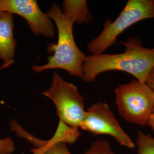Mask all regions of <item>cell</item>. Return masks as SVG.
<instances>
[{
    "label": "cell",
    "mask_w": 154,
    "mask_h": 154,
    "mask_svg": "<svg viewBox=\"0 0 154 154\" xmlns=\"http://www.w3.org/2000/svg\"><path fill=\"white\" fill-rule=\"evenodd\" d=\"M121 42L125 48L123 53L86 55L82 66V79L84 82H93L104 72L119 71L127 72L139 82L146 83L154 66V48L144 47L142 41L135 37Z\"/></svg>",
    "instance_id": "1"
},
{
    "label": "cell",
    "mask_w": 154,
    "mask_h": 154,
    "mask_svg": "<svg viewBox=\"0 0 154 154\" xmlns=\"http://www.w3.org/2000/svg\"><path fill=\"white\" fill-rule=\"evenodd\" d=\"M46 14L55 22L58 33L57 44L52 47L53 54L42 66H33L35 72L60 69L74 77L82 78V66L86 55L78 48L74 40L72 28L75 21L63 13L60 6L53 4Z\"/></svg>",
    "instance_id": "2"
},
{
    "label": "cell",
    "mask_w": 154,
    "mask_h": 154,
    "mask_svg": "<svg viewBox=\"0 0 154 154\" xmlns=\"http://www.w3.org/2000/svg\"><path fill=\"white\" fill-rule=\"evenodd\" d=\"M154 18V0H129L115 20H107L99 35L88 42L92 54L103 53L116 44L118 36L137 22Z\"/></svg>",
    "instance_id": "3"
},
{
    "label": "cell",
    "mask_w": 154,
    "mask_h": 154,
    "mask_svg": "<svg viewBox=\"0 0 154 154\" xmlns=\"http://www.w3.org/2000/svg\"><path fill=\"white\" fill-rule=\"evenodd\" d=\"M115 96L117 109L126 121L147 125L154 107V93L146 83L134 79L116 88Z\"/></svg>",
    "instance_id": "4"
},
{
    "label": "cell",
    "mask_w": 154,
    "mask_h": 154,
    "mask_svg": "<svg viewBox=\"0 0 154 154\" xmlns=\"http://www.w3.org/2000/svg\"><path fill=\"white\" fill-rule=\"evenodd\" d=\"M42 94L54 102L60 122L71 128H80L86 111L83 98L76 86L64 81L54 72L50 88Z\"/></svg>",
    "instance_id": "5"
},
{
    "label": "cell",
    "mask_w": 154,
    "mask_h": 154,
    "mask_svg": "<svg viewBox=\"0 0 154 154\" xmlns=\"http://www.w3.org/2000/svg\"><path fill=\"white\" fill-rule=\"evenodd\" d=\"M80 128L94 136H111L127 148L132 149L135 147L132 139L123 130L109 106L105 102H99L88 107Z\"/></svg>",
    "instance_id": "6"
},
{
    "label": "cell",
    "mask_w": 154,
    "mask_h": 154,
    "mask_svg": "<svg viewBox=\"0 0 154 154\" xmlns=\"http://www.w3.org/2000/svg\"><path fill=\"white\" fill-rule=\"evenodd\" d=\"M2 11L22 17L36 35L53 38L55 28L51 20L40 9L35 0H1Z\"/></svg>",
    "instance_id": "7"
},
{
    "label": "cell",
    "mask_w": 154,
    "mask_h": 154,
    "mask_svg": "<svg viewBox=\"0 0 154 154\" xmlns=\"http://www.w3.org/2000/svg\"><path fill=\"white\" fill-rule=\"evenodd\" d=\"M11 130L17 137L23 138L31 143L33 154H72L67 147L66 143L51 138L43 140L35 137L22 128L16 121L11 122Z\"/></svg>",
    "instance_id": "8"
},
{
    "label": "cell",
    "mask_w": 154,
    "mask_h": 154,
    "mask_svg": "<svg viewBox=\"0 0 154 154\" xmlns=\"http://www.w3.org/2000/svg\"><path fill=\"white\" fill-rule=\"evenodd\" d=\"M13 14L2 11L0 13V60L4 65H9L14 61L17 41L14 38Z\"/></svg>",
    "instance_id": "9"
},
{
    "label": "cell",
    "mask_w": 154,
    "mask_h": 154,
    "mask_svg": "<svg viewBox=\"0 0 154 154\" xmlns=\"http://www.w3.org/2000/svg\"><path fill=\"white\" fill-rule=\"evenodd\" d=\"M63 13L78 23H87L92 17L88 11L86 1L65 0L63 2Z\"/></svg>",
    "instance_id": "10"
},
{
    "label": "cell",
    "mask_w": 154,
    "mask_h": 154,
    "mask_svg": "<svg viewBox=\"0 0 154 154\" xmlns=\"http://www.w3.org/2000/svg\"><path fill=\"white\" fill-rule=\"evenodd\" d=\"M80 134L79 128H71L60 121L55 134L52 138L58 141L72 143L77 140Z\"/></svg>",
    "instance_id": "11"
},
{
    "label": "cell",
    "mask_w": 154,
    "mask_h": 154,
    "mask_svg": "<svg viewBox=\"0 0 154 154\" xmlns=\"http://www.w3.org/2000/svg\"><path fill=\"white\" fill-rule=\"evenodd\" d=\"M138 154H154V137L139 131L136 140Z\"/></svg>",
    "instance_id": "12"
},
{
    "label": "cell",
    "mask_w": 154,
    "mask_h": 154,
    "mask_svg": "<svg viewBox=\"0 0 154 154\" xmlns=\"http://www.w3.org/2000/svg\"><path fill=\"white\" fill-rule=\"evenodd\" d=\"M84 154H116L110 143L105 139H99L92 143Z\"/></svg>",
    "instance_id": "13"
},
{
    "label": "cell",
    "mask_w": 154,
    "mask_h": 154,
    "mask_svg": "<svg viewBox=\"0 0 154 154\" xmlns=\"http://www.w3.org/2000/svg\"><path fill=\"white\" fill-rule=\"evenodd\" d=\"M14 149V142L11 137L0 139V154H11Z\"/></svg>",
    "instance_id": "14"
},
{
    "label": "cell",
    "mask_w": 154,
    "mask_h": 154,
    "mask_svg": "<svg viewBox=\"0 0 154 154\" xmlns=\"http://www.w3.org/2000/svg\"><path fill=\"white\" fill-rule=\"evenodd\" d=\"M146 83L154 93V66L149 72L146 81Z\"/></svg>",
    "instance_id": "15"
},
{
    "label": "cell",
    "mask_w": 154,
    "mask_h": 154,
    "mask_svg": "<svg viewBox=\"0 0 154 154\" xmlns=\"http://www.w3.org/2000/svg\"><path fill=\"white\" fill-rule=\"evenodd\" d=\"M147 125L151 127L154 131V107L151 114V116L149 118V121L147 122Z\"/></svg>",
    "instance_id": "16"
},
{
    "label": "cell",
    "mask_w": 154,
    "mask_h": 154,
    "mask_svg": "<svg viewBox=\"0 0 154 154\" xmlns=\"http://www.w3.org/2000/svg\"><path fill=\"white\" fill-rule=\"evenodd\" d=\"M2 11V6H1V0H0V13Z\"/></svg>",
    "instance_id": "17"
}]
</instances>
